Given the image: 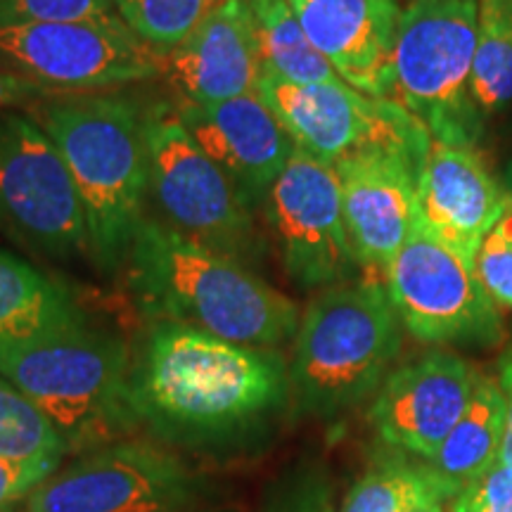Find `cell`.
<instances>
[{
  "label": "cell",
  "instance_id": "cell-1",
  "mask_svg": "<svg viewBox=\"0 0 512 512\" xmlns=\"http://www.w3.org/2000/svg\"><path fill=\"white\" fill-rule=\"evenodd\" d=\"M138 422L185 446H221L266 430L292 399L278 349L247 347L176 320H152L131 354Z\"/></svg>",
  "mask_w": 512,
  "mask_h": 512
},
{
  "label": "cell",
  "instance_id": "cell-2",
  "mask_svg": "<svg viewBox=\"0 0 512 512\" xmlns=\"http://www.w3.org/2000/svg\"><path fill=\"white\" fill-rule=\"evenodd\" d=\"M126 287L152 320H176L247 347L278 349L297 335L299 306L245 261L143 219L126 259Z\"/></svg>",
  "mask_w": 512,
  "mask_h": 512
},
{
  "label": "cell",
  "instance_id": "cell-3",
  "mask_svg": "<svg viewBox=\"0 0 512 512\" xmlns=\"http://www.w3.org/2000/svg\"><path fill=\"white\" fill-rule=\"evenodd\" d=\"M53 140L79 190L93 264L105 275L126 266L145 219V105L124 93L48 95L24 107Z\"/></svg>",
  "mask_w": 512,
  "mask_h": 512
},
{
  "label": "cell",
  "instance_id": "cell-4",
  "mask_svg": "<svg viewBox=\"0 0 512 512\" xmlns=\"http://www.w3.org/2000/svg\"><path fill=\"white\" fill-rule=\"evenodd\" d=\"M403 325L382 280L328 287L306 306L294 335L292 401L302 415L332 420L366 403L394 370Z\"/></svg>",
  "mask_w": 512,
  "mask_h": 512
},
{
  "label": "cell",
  "instance_id": "cell-5",
  "mask_svg": "<svg viewBox=\"0 0 512 512\" xmlns=\"http://www.w3.org/2000/svg\"><path fill=\"white\" fill-rule=\"evenodd\" d=\"M128 370L126 344L91 325L0 342V375L41 408L69 448L114 444L138 425Z\"/></svg>",
  "mask_w": 512,
  "mask_h": 512
},
{
  "label": "cell",
  "instance_id": "cell-6",
  "mask_svg": "<svg viewBox=\"0 0 512 512\" xmlns=\"http://www.w3.org/2000/svg\"><path fill=\"white\" fill-rule=\"evenodd\" d=\"M477 0H408L394 46L392 100L432 140L477 147L486 121L472 98Z\"/></svg>",
  "mask_w": 512,
  "mask_h": 512
},
{
  "label": "cell",
  "instance_id": "cell-7",
  "mask_svg": "<svg viewBox=\"0 0 512 512\" xmlns=\"http://www.w3.org/2000/svg\"><path fill=\"white\" fill-rule=\"evenodd\" d=\"M145 143L147 197L162 223L245 264L259 254L254 207L190 136L174 98L145 105Z\"/></svg>",
  "mask_w": 512,
  "mask_h": 512
},
{
  "label": "cell",
  "instance_id": "cell-8",
  "mask_svg": "<svg viewBox=\"0 0 512 512\" xmlns=\"http://www.w3.org/2000/svg\"><path fill=\"white\" fill-rule=\"evenodd\" d=\"M0 233L31 254L93 264L69 166L27 112H0Z\"/></svg>",
  "mask_w": 512,
  "mask_h": 512
},
{
  "label": "cell",
  "instance_id": "cell-9",
  "mask_svg": "<svg viewBox=\"0 0 512 512\" xmlns=\"http://www.w3.org/2000/svg\"><path fill=\"white\" fill-rule=\"evenodd\" d=\"M403 330L432 347L494 349L505 339L498 306L477 268L415 223L382 275Z\"/></svg>",
  "mask_w": 512,
  "mask_h": 512
},
{
  "label": "cell",
  "instance_id": "cell-10",
  "mask_svg": "<svg viewBox=\"0 0 512 512\" xmlns=\"http://www.w3.org/2000/svg\"><path fill=\"white\" fill-rule=\"evenodd\" d=\"M0 67L50 95L105 93L162 79L164 55L147 48L117 15L95 22L0 24Z\"/></svg>",
  "mask_w": 512,
  "mask_h": 512
},
{
  "label": "cell",
  "instance_id": "cell-11",
  "mask_svg": "<svg viewBox=\"0 0 512 512\" xmlns=\"http://www.w3.org/2000/svg\"><path fill=\"white\" fill-rule=\"evenodd\" d=\"M261 98L297 150L335 166L366 150L406 152L422 164L432 136L389 98H373L347 83H290L264 74Z\"/></svg>",
  "mask_w": 512,
  "mask_h": 512
},
{
  "label": "cell",
  "instance_id": "cell-12",
  "mask_svg": "<svg viewBox=\"0 0 512 512\" xmlns=\"http://www.w3.org/2000/svg\"><path fill=\"white\" fill-rule=\"evenodd\" d=\"M261 207L294 285L323 292L366 278L344 223L335 166L294 147Z\"/></svg>",
  "mask_w": 512,
  "mask_h": 512
},
{
  "label": "cell",
  "instance_id": "cell-13",
  "mask_svg": "<svg viewBox=\"0 0 512 512\" xmlns=\"http://www.w3.org/2000/svg\"><path fill=\"white\" fill-rule=\"evenodd\" d=\"M197 494L181 460L147 441H114L53 472L27 512H176Z\"/></svg>",
  "mask_w": 512,
  "mask_h": 512
},
{
  "label": "cell",
  "instance_id": "cell-14",
  "mask_svg": "<svg viewBox=\"0 0 512 512\" xmlns=\"http://www.w3.org/2000/svg\"><path fill=\"white\" fill-rule=\"evenodd\" d=\"M479 370L446 349L394 368L370 403V425L392 451L432 460L475 392Z\"/></svg>",
  "mask_w": 512,
  "mask_h": 512
},
{
  "label": "cell",
  "instance_id": "cell-15",
  "mask_svg": "<svg viewBox=\"0 0 512 512\" xmlns=\"http://www.w3.org/2000/svg\"><path fill=\"white\" fill-rule=\"evenodd\" d=\"M349 240L370 278L387 271L418 223L420 162L406 152L366 150L335 164Z\"/></svg>",
  "mask_w": 512,
  "mask_h": 512
},
{
  "label": "cell",
  "instance_id": "cell-16",
  "mask_svg": "<svg viewBox=\"0 0 512 512\" xmlns=\"http://www.w3.org/2000/svg\"><path fill=\"white\" fill-rule=\"evenodd\" d=\"M162 79L174 100L202 107L259 91L264 60L249 0H216L202 22L164 55Z\"/></svg>",
  "mask_w": 512,
  "mask_h": 512
},
{
  "label": "cell",
  "instance_id": "cell-17",
  "mask_svg": "<svg viewBox=\"0 0 512 512\" xmlns=\"http://www.w3.org/2000/svg\"><path fill=\"white\" fill-rule=\"evenodd\" d=\"M512 197L479 147L432 140L418 171V221L434 238L475 264L486 235Z\"/></svg>",
  "mask_w": 512,
  "mask_h": 512
},
{
  "label": "cell",
  "instance_id": "cell-18",
  "mask_svg": "<svg viewBox=\"0 0 512 512\" xmlns=\"http://www.w3.org/2000/svg\"><path fill=\"white\" fill-rule=\"evenodd\" d=\"M313 48L356 91L389 98L401 0H287Z\"/></svg>",
  "mask_w": 512,
  "mask_h": 512
},
{
  "label": "cell",
  "instance_id": "cell-19",
  "mask_svg": "<svg viewBox=\"0 0 512 512\" xmlns=\"http://www.w3.org/2000/svg\"><path fill=\"white\" fill-rule=\"evenodd\" d=\"M174 102L197 145L233 178L254 209L261 207L294 152L292 138L261 93L209 107Z\"/></svg>",
  "mask_w": 512,
  "mask_h": 512
},
{
  "label": "cell",
  "instance_id": "cell-20",
  "mask_svg": "<svg viewBox=\"0 0 512 512\" xmlns=\"http://www.w3.org/2000/svg\"><path fill=\"white\" fill-rule=\"evenodd\" d=\"M505 432V399L496 377L479 373L463 418L432 460H422L448 503L498 463Z\"/></svg>",
  "mask_w": 512,
  "mask_h": 512
},
{
  "label": "cell",
  "instance_id": "cell-21",
  "mask_svg": "<svg viewBox=\"0 0 512 512\" xmlns=\"http://www.w3.org/2000/svg\"><path fill=\"white\" fill-rule=\"evenodd\" d=\"M88 325L74 292L0 247V342Z\"/></svg>",
  "mask_w": 512,
  "mask_h": 512
},
{
  "label": "cell",
  "instance_id": "cell-22",
  "mask_svg": "<svg viewBox=\"0 0 512 512\" xmlns=\"http://www.w3.org/2000/svg\"><path fill=\"white\" fill-rule=\"evenodd\" d=\"M259 29L264 74L290 83H342L332 64L313 48L287 0H249Z\"/></svg>",
  "mask_w": 512,
  "mask_h": 512
},
{
  "label": "cell",
  "instance_id": "cell-23",
  "mask_svg": "<svg viewBox=\"0 0 512 512\" xmlns=\"http://www.w3.org/2000/svg\"><path fill=\"white\" fill-rule=\"evenodd\" d=\"M472 98L486 124L512 110V0H477Z\"/></svg>",
  "mask_w": 512,
  "mask_h": 512
},
{
  "label": "cell",
  "instance_id": "cell-24",
  "mask_svg": "<svg viewBox=\"0 0 512 512\" xmlns=\"http://www.w3.org/2000/svg\"><path fill=\"white\" fill-rule=\"evenodd\" d=\"M430 489L437 486L422 460L384 446L373 465L351 486L339 512H406Z\"/></svg>",
  "mask_w": 512,
  "mask_h": 512
},
{
  "label": "cell",
  "instance_id": "cell-25",
  "mask_svg": "<svg viewBox=\"0 0 512 512\" xmlns=\"http://www.w3.org/2000/svg\"><path fill=\"white\" fill-rule=\"evenodd\" d=\"M67 441L41 408L0 375V458L60 465Z\"/></svg>",
  "mask_w": 512,
  "mask_h": 512
},
{
  "label": "cell",
  "instance_id": "cell-26",
  "mask_svg": "<svg viewBox=\"0 0 512 512\" xmlns=\"http://www.w3.org/2000/svg\"><path fill=\"white\" fill-rule=\"evenodd\" d=\"M121 22L159 55L171 53L216 0H112Z\"/></svg>",
  "mask_w": 512,
  "mask_h": 512
},
{
  "label": "cell",
  "instance_id": "cell-27",
  "mask_svg": "<svg viewBox=\"0 0 512 512\" xmlns=\"http://www.w3.org/2000/svg\"><path fill=\"white\" fill-rule=\"evenodd\" d=\"M117 17L112 0H0V24L95 22Z\"/></svg>",
  "mask_w": 512,
  "mask_h": 512
},
{
  "label": "cell",
  "instance_id": "cell-28",
  "mask_svg": "<svg viewBox=\"0 0 512 512\" xmlns=\"http://www.w3.org/2000/svg\"><path fill=\"white\" fill-rule=\"evenodd\" d=\"M479 280L501 309H512V204L475 256Z\"/></svg>",
  "mask_w": 512,
  "mask_h": 512
},
{
  "label": "cell",
  "instance_id": "cell-29",
  "mask_svg": "<svg viewBox=\"0 0 512 512\" xmlns=\"http://www.w3.org/2000/svg\"><path fill=\"white\" fill-rule=\"evenodd\" d=\"M451 512H512V465L496 463L453 498Z\"/></svg>",
  "mask_w": 512,
  "mask_h": 512
},
{
  "label": "cell",
  "instance_id": "cell-30",
  "mask_svg": "<svg viewBox=\"0 0 512 512\" xmlns=\"http://www.w3.org/2000/svg\"><path fill=\"white\" fill-rule=\"evenodd\" d=\"M57 470L55 463H17L0 458V512H12Z\"/></svg>",
  "mask_w": 512,
  "mask_h": 512
},
{
  "label": "cell",
  "instance_id": "cell-31",
  "mask_svg": "<svg viewBox=\"0 0 512 512\" xmlns=\"http://www.w3.org/2000/svg\"><path fill=\"white\" fill-rule=\"evenodd\" d=\"M271 512H332L330 489L323 479L311 475L283 491Z\"/></svg>",
  "mask_w": 512,
  "mask_h": 512
},
{
  "label": "cell",
  "instance_id": "cell-32",
  "mask_svg": "<svg viewBox=\"0 0 512 512\" xmlns=\"http://www.w3.org/2000/svg\"><path fill=\"white\" fill-rule=\"evenodd\" d=\"M48 95L46 88H41L38 83L0 67V112H8V107H22L24 110L31 102L48 98Z\"/></svg>",
  "mask_w": 512,
  "mask_h": 512
},
{
  "label": "cell",
  "instance_id": "cell-33",
  "mask_svg": "<svg viewBox=\"0 0 512 512\" xmlns=\"http://www.w3.org/2000/svg\"><path fill=\"white\" fill-rule=\"evenodd\" d=\"M496 380L505 399V432L501 453H498V463L512 465V347L505 349L501 358H498Z\"/></svg>",
  "mask_w": 512,
  "mask_h": 512
},
{
  "label": "cell",
  "instance_id": "cell-34",
  "mask_svg": "<svg viewBox=\"0 0 512 512\" xmlns=\"http://www.w3.org/2000/svg\"><path fill=\"white\" fill-rule=\"evenodd\" d=\"M446 505V498L441 496L437 489H430L425 491V494H422L406 512H446Z\"/></svg>",
  "mask_w": 512,
  "mask_h": 512
},
{
  "label": "cell",
  "instance_id": "cell-35",
  "mask_svg": "<svg viewBox=\"0 0 512 512\" xmlns=\"http://www.w3.org/2000/svg\"><path fill=\"white\" fill-rule=\"evenodd\" d=\"M503 185H505V190H508V195L512 197V157L508 159V162H505V169H503Z\"/></svg>",
  "mask_w": 512,
  "mask_h": 512
},
{
  "label": "cell",
  "instance_id": "cell-36",
  "mask_svg": "<svg viewBox=\"0 0 512 512\" xmlns=\"http://www.w3.org/2000/svg\"><path fill=\"white\" fill-rule=\"evenodd\" d=\"M508 114H510V117H508V126H505V128H508V133L512 136V110Z\"/></svg>",
  "mask_w": 512,
  "mask_h": 512
}]
</instances>
